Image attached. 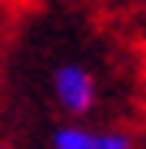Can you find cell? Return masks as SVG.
<instances>
[{
	"label": "cell",
	"instance_id": "3957f363",
	"mask_svg": "<svg viewBox=\"0 0 146 149\" xmlns=\"http://www.w3.org/2000/svg\"><path fill=\"white\" fill-rule=\"evenodd\" d=\"M10 3H20V7H23V3H33V0H10Z\"/></svg>",
	"mask_w": 146,
	"mask_h": 149
},
{
	"label": "cell",
	"instance_id": "7a4b0ae2",
	"mask_svg": "<svg viewBox=\"0 0 146 149\" xmlns=\"http://www.w3.org/2000/svg\"><path fill=\"white\" fill-rule=\"evenodd\" d=\"M53 149H133V136L119 129L60 126L53 133Z\"/></svg>",
	"mask_w": 146,
	"mask_h": 149
},
{
	"label": "cell",
	"instance_id": "6da1fadb",
	"mask_svg": "<svg viewBox=\"0 0 146 149\" xmlns=\"http://www.w3.org/2000/svg\"><path fill=\"white\" fill-rule=\"evenodd\" d=\"M53 93H57V103L66 113H73V116L90 113L93 103H96V83H93V76L87 70L76 66V63H66L53 73Z\"/></svg>",
	"mask_w": 146,
	"mask_h": 149
}]
</instances>
